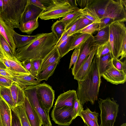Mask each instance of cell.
<instances>
[{"label": "cell", "instance_id": "6da1fadb", "mask_svg": "<svg viewBox=\"0 0 126 126\" xmlns=\"http://www.w3.org/2000/svg\"><path fill=\"white\" fill-rule=\"evenodd\" d=\"M58 40L52 32L41 33L28 45L16 48L15 56L21 62L34 59L43 60L54 48Z\"/></svg>", "mask_w": 126, "mask_h": 126}, {"label": "cell", "instance_id": "7a4b0ae2", "mask_svg": "<svg viewBox=\"0 0 126 126\" xmlns=\"http://www.w3.org/2000/svg\"><path fill=\"white\" fill-rule=\"evenodd\" d=\"M101 77L99 71L98 59L95 55L85 78L83 80L78 81L76 94L83 105L88 102L93 105L98 100Z\"/></svg>", "mask_w": 126, "mask_h": 126}, {"label": "cell", "instance_id": "3957f363", "mask_svg": "<svg viewBox=\"0 0 126 126\" xmlns=\"http://www.w3.org/2000/svg\"><path fill=\"white\" fill-rule=\"evenodd\" d=\"M3 10L0 13L5 22L11 28H18L27 0H3Z\"/></svg>", "mask_w": 126, "mask_h": 126}, {"label": "cell", "instance_id": "277c9868", "mask_svg": "<svg viewBox=\"0 0 126 126\" xmlns=\"http://www.w3.org/2000/svg\"><path fill=\"white\" fill-rule=\"evenodd\" d=\"M113 98L98 100L100 110L101 123L99 126H114L119 111V105Z\"/></svg>", "mask_w": 126, "mask_h": 126}, {"label": "cell", "instance_id": "5b68a950", "mask_svg": "<svg viewBox=\"0 0 126 126\" xmlns=\"http://www.w3.org/2000/svg\"><path fill=\"white\" fill-rule=\"evenodd\" d=\"M124 22L115 21L109 26V41L112 57L118 59L124 38L126 36V28Z\"/></svg>", "mask_w": 126, "mask_h": 126}, {"label": "cell", "instance_id": "8992f818", "mask_svg": "<svg viewBox=\"0 0 126 126\" xmlns=\"http://www.w3.org/2000/svg\"><path fill=\"white\" fill-rule=\"evenodd\" d=\"M53 3L43 12L39 17L44 20L56 19L65 16L74 11H78L72 7L68 0H53Z\"/></svg>", "mask_w": 126, "mask_h": 126}, {"label": "cell", "instance_id": "52a82bcc", "mask_svg": "<svg viewBox=\"0 0 126 126\" xmlns=\"http://www.w3.org/2000/svg\"><path fill=\"white\" fill-rule=\"evenodd\" d=\"M126 10L120 0H103L100 17H109L115 21L125 22L126 21Z\"/></svg>", "mask_w": 126, "mask_h": 126}, {"label": "cell", "instance_id": "ba28073f", "mask_svg": "<svg viewBox=\"0 0 126 126\" xmlns=\"http://www.w3.org/2000/svg\"><path fill=\"white\" fill-rule=\"evenodd\" d=\"M24 94L32 108L41 118L43 126H52L49 115L47 113L38 97L35 86L24 89Z\"/></svg>", "mask_w": 126, "mask_h": 126}, {"label": "cell", "instance_id": "9c48e42d", "mask_svg": "<svg viewBox=\"0 0 126 126\" xmlns=\"http://www.w3.org/2000/svg\"><path fill=\"white\" fill-rule=\"evenodd\" d=\"M38 97L47 114L52 108L55 99V91L45 82L35 86Z\"/></svg>", "mask_w": 126, "mask_h": 126}, {"label": "cell", "instance_id": "30bf717a", "mask_svg": "<svg viewBox=\"0 0 126 126\" xmlns=\"http://www.w3.org/2000/svg\"><path fill=\"white\" fill-rule=\"evenodd\" d=\"M51 116L52 120L60 126H69L75 119L73 108L68 107H53Z\"/></svg>", "mask_w": 126, "mask_h": 126}, {"label": "cell", "instance_id": "8fae6325", "mask_svg": "<svg viewBox=\"0 0 126 126\" xmlns=\"http://www.w3.org/2000/svg\"><path fill=\"white\" fill-rule=\"evenodd\" d=\"M102 76L107 81L113 84H123L126 81V73L116 69L113 65L111 61Z\"/></svg>", "mask_w": 126, "mask_h": 126}, {"label": "cell", "instance_id": "7c38bea8", "mask_svg": "<svg viewBox=\"0 0 126 126\" xmlns=\"http://www.w3.org/2000/svg\"><path fill=\"white\" fill-rule=\"evenodd\" d=\"M93 35H91L79 47L80 51L78 59L75 65L71 68L73 76L76 74L83 62L92 52L95 46L93 45Z\"/></svg>", "mask_w": 126, "mask_h": 126}, {"label": "cell", "instance_id": "4fadbf2b", "mask_svg": "<svg viewBox=\"0 0 126 126\" xmlns=\"http://www.w3.org/2000/svg\"><path fill=\"white\" fill-rule=\"evenodd\" d=\"M0 56L6 59L8 62L10 68L9 70L14 75H29L30 73L22 65L21 61L16 57H12L5 50L0 43Z\"/></svg>", "mask_w": 126, "mask_h": 126}, {"label": "cell", "instance_id": "5bb4252c", "mask_svg": "<svg viewBox=\"0 0 126 126\" xmlns=\"http://www.w3.org/2000/svg\"><path fill=\"white\" fill-rule=\"evenodd\" d=\"M98 46H95L92 52L83 62L76 74L74 76V79L78 81L83 80L85 78L91 66Z\"/></svg>", "mask_w": 126, "mask_h": 126}, {"label": "cell", "instance_id": "9a60e30c", "mask_svg": "<svg viewBox=\"0 0 126 126\" xmlns=\"http://www.w3.org/2000/svg\"><path fill=\"white\" fill-rule=\"evenodd\" d=\"M76 91L74 90H69L60 94L58 96L53 107L60 108L68 107L73 108Z\"/></svg>", "mask_w": 126, "mask_h": 126}, {"label": "cell", "instance_id": "2e32d148", "mask_svg": "<svg viewBox=\"0 0 126 126\" xmlns=\"http://www.w3.org/2000/svg\"><path fill=\"white\" fill-rule=\"evenodd\" d=\"M15 32L14 29L10 27L5 22L0 15V33L8 43L15 56L16 48L13 37Z\"/></svg>", "mask_w": 126, "mask_h": 126}, {"label": "cell", "instance_id": "e0dca14e", "mask_svg": "<svg viewBox=\"0 0 126 126\" xmlns=\"http://www.w3.org/2000/svg\"><path fill=\"white\" fill-rule=\"evenodd\" d=\"M23 105L26 115L31 126H41L42 122L41 118L25 95Z\"/></svg>", "mask_w": 126, "mask_h": 126}, {"label": "cell", "instance_id": "ac0fdd59", "mask_svg": "<svg viewBox=\"0 0 126 126\" xmlns=\"http://www.w3.org/2000/svg\"><path fill=\"white\" fill-rule=\"evenodd\" d=\"M27 5L21 17L20 24L39 17L44 11L32 4L29 0H27Z\"/></svg>", "mask_w": 126, "mask_h": 126}, {"label": "cell", "instance_id": "d6986e66", "mask_svg": "<svg viewBox=\"0 0 126 126\" xmlns=\"http://www.w3.org/2000/svg\"><path fill=\"white\" fill-rule=\"evenodd\" d=\"M13 77L14 81L17 83L23 89L36 85L41 82L37 80L35 77L31 74L15 75Z\"/></svg>", "mask_w": 126, "mask_h": 126}, {"label": "cell", "instance_id": "ffe728a7", "mask_svg": "<svg viewBox=\"0 0 126 126\" xmlns=\"http://www.w3.org/2000/svg\"><path fill=\"white\" fill-rule=\"evenodd\" d=\"M0 112L3 126H11V109L8 104L0 95Z\"/></svg>", "mask_w": 126, "mask_h": 126}, {"label": "cell", "instance_id": "44dd1931", "mask_svg": "<svg viewBox=\"0 0 126 126\" xmlns=\"http://www.w3.org/2000/svg\"><path fill=\"white\" fill-rule=\"evenodd\" d=\"M9 88L16 107L23 104L24 103L25 96L24 89L14 81Z\"/></svg>", "mask_w": 126, "mask_h": 126}, {"label": "cell", "instance_id": "7402d4cb", "mask_svg": "<svg viewBox=\"0 0 126 126\" xmlns=\"http://www.w3.org/2000/svg\"><path fill=\"white\" fill-rule=\"evenodd\" d=\"M61 58L55 46L54 48L43 60L39 73L49 65L60 61Z\"/></svg>", "mask_w": 126, "mask_h": 126}, {"label": "cell", "instance_id": "603a6c76", "mask_svg": "<svg viewBox=\"0 0 126 126\" xmlns=\"http://www.w3.org/2000/svg\"><path fill=\"white\" fill-rule=\"evenodd\" d=\"M40 34L33 36L23 35L15 32L13 37L16 48H21L28 45L37 38Z\"/></svg>", "mask_w": 126, "mask_h": 126}, {"label": "cell", "instance_id": "cb8c5ba5", "mask_svg": "<svg viewBox=\"0 0 126 126\" xmlns=\"http://www.w3.org/2000/svg\"><path fill=\"white\" fill-rule=\"evenodd\" d=\"M109 26L97 31V34L93 36V43L94 46H98L104 44L109 40Z\"/></svg>", "mask_w": 126, "mask_h": 126}, {"label": "cell", "instance_id": "d4e9b609", "mask_svg": "<svg viewBox=\"0 0 126 126\" xmlns=\"http://www.w3.org/2000/svg\"><path fill=\"white\" fill-rule=\"evenodd\" d=\"M82 15L79 11L72 12L63 17L60 20L65 26V31L78 20Z\"/></svg>", "mask_w": 126, "mask_h": 126}, {"label": "cell", "instance_id": "484cf974", "mask_svg": "<svg viewBox=\"0 0 126 126\" xmlns=\"http://www.w3.org/2000/svg\"><path fill=\"white\" fill-rule=\"evenodd\" d=\"M60 60L49 65L43 70L40 72L35 77L36 80L40 82L45 80H47L53 74Z\"/></svg>", "mask_w": 126, "mask_h": 126}, {"label": "cell", "instance_id": "4316f807", "mask_svg": "<svg viewBox=\"0 0 126 126\" xmlns=\"http://www.w3.org/2000/svg\"><path fill=\"white\" fill-rule=\"evenodd\" d=\"M39 17L33 20L20 24L18 29L22 32L31 34L39 26L38 19Z\"/></svg>", "mask_w": 126, "mask_h": 126}, {"label": "cell", "instance_id": "83f0119b", "mask_svg": "<svg viewBox=\"0 0 126 126\" xmlns=\"http://www.w3.org/2000/svg\"><path fill=\"white\" fill-rule=\"evenodd\" d=\"M79 11L82 15L93 22L100 23L101 19L95 10L93 9L87 7L79 9Z\"/></svg>", "mask_w": 126, "mask_h": 126}, {"label": "cell", "instance_id": "f1b7e54d", "mask_svg": "<svg viewBox=\"0 0 126 126\" xmlns=\"http://www.w3.org/2000/svg\"><path fill=\"white\" fill-rule=\"evenodd\" d=\"M90 35L81 33L74 34L72 40L70 51L79 47L90 36Z\"/></svg>", "mask_w": 126, "mask_h": 126}, {"label": "cell", "instance_id": "f546056e", "mask_svg": "<svg viewBox=\"0 0 126 126\" xmlns=\"http://www.w3.org/2000/svg\"><path fill=\"white\" fill-rule=\"evenodd\" d=\"M112 57L111 53H109L106 55L97 58L99 72L101 77L107 66L111 62V58Z\"/></svg>", "mask_w": 126, "mask_h": 126}, {"label": "cell", "instance_id": "4dcf8cb0", "mask_svg": "<svg viewBox=\"0 0 126 126\" xmlns=\"http://www.w3.org/2000/svg\"><path fill=\"white\" fill-rule=\"evenodd\" d=\"M0 95L8 104L12 109L16 107L9 87H0Z\"/></svg>", "mask_w": 126, "mask_h": 126}, {"label": "cell", "instance_id": "1f68e13d", "mask_svg": "<svg viewBox=\"0 0 126 126\" xmlns=\"http://www.w3.org/2000/svg\"><path fill=\"white\" fill-rule=\"evenodd\" d=\"M74 35V34L69 36L65 41L56 47L60 55L61 58L70 51L71 45Z\"/></svg>", "mask_w": 126, "mask_h": 126}, {"label": "cell", "instance_id": "d6a6232c", "mask_svg": "<svg viewBox=\"0 0 126 126\" xmlns=\"http://www.w3.org/2000/svg\"><path fill=\"white\" fill-rule=\"evenodd\" d=\"M12 110L14 111L19 118L22 126H31L25 113L23 104L15 107Z\"/></svg>", "mask_w": 126, "mask_h": 126}, {"label": "cell", "instance_id": "836d02e7", "mask_svg": "<svg viewBox=\"0 0 126 126\" xmlns=\"http://www.w3.org/2000/svg\"><path fill=\"white\" fill-rule=\"evenodd\" d=\"M52 32L58 40L65 31V26L63 23L60 20H57L51 27Z\"/></svg>", "mask_w": 126, "mask_h": 126}, {"label": "cell", "instance_id": "e575fe53", "mask_svg": "<svg viewBox=\"0 0 126 126\" xmlns=\"http://www.w3.org/2000/svg\"><path fill=\"white\" fill-rule=\"evenodd\" d=\"M109 53H111V49L109 40L104 44L98 46L95 55L98 58Z\"/></svg>", "mask_w": 126, "mask_h": 126}, {"label": "cell", "instance_id": "d590c367", "mask_svg": "<svg viewBox=\"0 0 126 126\" xmlns=\"http://www.w3.org/2000/svg\"><path fill=\"white\" fill-rule=\"evenodd\" d=\"M31 60V66L30 73L32 76L36 77L39 73L43 60L40 59H34Z\"/></svg>", "mask_w": 126, "mask_h": 126}, {"label": "cell", "instance_id": "8d00e7d4", "mask_svg": "<svg viewBox=\"0 0 126 126\" xmlns=\"http://www.w3.org/2000/svg\"><path fill=\"white\" fill-rule=\"evenodd\" d=\"M99 27V23L93 22L76 33H81L92 35V34L95 31L98 30Z\"/></svg>", "mask_w": 126, "mask_h": 126}, {"label": "cell", "instance_id": "74e56055", "mask_svg": "<svg viewBox=\"0 0 126 126\" xmlns=\"http://www.w3.org/2000/svg\"><path fill=\"white\" fill-rule=\"evenodd\" d=\"M35 6L45 10L52 3L53 0H29Z\"/></svg>", "mask_w": 126, "mask_h": 126}, {"label": "cell", "instance_id": "f35d334b", "mask_svg": "<svg viewBox=\"0 0 126 126\" xmlns=\"http://www.w3.org/2000/svg\"><path fill=\"white\" fill-rule=\"evenodd\" d=\"M93 23L82 15L78 20L75 33Z\"/></svg>", "mask_w": 126, "mask_h": 126}, {"label": "cell", "instance_id": "ab89813d", "mask_svg": "<svg viewBox=\"0 0 126 126\" xmlns=\"http://www.w3.org/2000/svg\"><path fill=\"white\" fill-rule=\"evenodd\" d=\"M83 106L78 99L77 95L75 97L73 108L75 118L79 116L80 113L83 110Z\"/></svg>", "mask_w": 126, "mask_h": 126}, {"label": "cell", "instance_id": "60d3db41", "mask_svg": "<svg viewBox=\"0 0 126 126\" xmlns=\"http://www.w3.org/2000/svg\"><path fill=\"white\" fill-rule=\"evenodd\" d=\"M112 63L114 66L117 69L120 71H123L126 73V60L124 62L118 59L112 57L111 58Z\"/></svg>", "mask_w": 126, "mask_h": 126}, {"label": "cell", "instance_id": "b9f144b4", "mask_svg": "<svg viewBox=\"0 0 126 126\" xmlns=\"http://www.w3.org/2000/svg\"><path fill=\"white\" fill-rule=\"evenodd\" d=\"M83 110L79 116L81 117L87 126H99L98 123L90 118L84 112Z\"/></svg>", "mask_w": 126, "mask_h": 126}, {"label": "cell", "instance_id": "7bdbcfd3", "mask_svg": "<svg viewBox=\"0 0 126 126\" xmlns=\"http://www.w3.org/2000/svg\"><path fill=\"white\" fill-rule=\"evenodd\" d=\"M0 43L6 52L12 57H15L8 43L0 33Z\"/></svg>", "mask_w": 126, "mask_h": 126}, {"label": "cell", "instance_id": "ee69618b", "mask_svg": "<svg viewBox=\"0 0 126 126\" xmlns=\"http://www.w3.org/2000/svg\"><path fill=\"white\" fill-rule=\"evenodd\" d=\"M13 77H8L0 75V87H9L14 82Z\"/></svg>", "mask_w": 126, "mask_h": 126}, {"label": "cell", "instance_id": "f6af8a7d", "mask_svg": "<svg viewBox=\"0 0 126 126\" xmlns=\"http://www.w3.org/2000/svg\"><path fill=\"white\" fill-rule=\"evenodd\" d=\"M100 19L101 22L99 23V27L98 30H100L107 26H109L113 22H115L113 19L109 17H103L101 19Z\"/></svg>", "mask_w": 126, "mask_h": 126}, {"label": "cell", "instance_id": "bcb514c9", "mask_svg": "<svg viewBox=\"0 0 126 126\" xmlns=\"http://www.w3.org/2000/svg\"><path fill=\"white\" fill-rule=\"evenodd\" d=\"M79 47L75 49L72 55L71 60L69 66V69H70L73 65L74 66L77 62L78 58L79 52Z\"/></svg>", "mask_w": 126, "mask_h": 126}, {"label": "cell", "instance_id": "7dc6e473", "mask_svg": "<svg viewBox=\"0 0 126 126\" xmlns=\"http://www.w3.org/2000/svg\"><path fill=\"white\" fill-rule=\"evenodd\" d=\"M12 121L11 126H22L19 117L14 111L11 109Z\"/></svg>", "mask_w": 126, "mask_h": 126}, {"label": "cell", "instance_id": "c3c4849f", "mask_svg": "<svg viewBox=\"0 0 126 126\" xmlns=\"http://www.w3.org/2000/svg\"><path fill=\"white\" fill-rule=\"evenodd\" d=\"M84 112L90 118L93 120L96 123H98V117L99 114L96 111L92 112L90 109L87 108L85 110H83Z\"/></svg>", "mask_w": 126, "mask_h": 126}, {"label": "cell", "instance_id": "681fc988", "mask_svg": "<svg viewBox=\"0 0 126 126\" xmlns=\"http://www.w3.org/2000/svg\"><path fill=\"white\" fill-rule=\"evenodd\" d=\"M77 4L81 8L87 7L92 3L93 0H76Z\"/></svg>", "mask_w": 126, "mask_h": 126}, {"label": "cell", "instance_id": "f907efd6", "mask_svg": "<svg viewBox=\"0 0 126 126\" xmlns=\"http://www.w3.org/2000/svg\"><path fill=\"white\" fill-rule=\"evenodd\" d=\"M126 56V36L124 38L121 47L119 57L121 56L120 60L122 59Z\"/></svg>", "mask_w": 126, "mask_h": 126}, {"label": "cell", "instance_id": "816d5d0a", "mask_svg": "<svg viewBox=\"0 0 126 126\" xmlns=\"http://www.w3.org/2000/svg\"><path fill=\"white\" fill-rule=\"evenodd\" d=\"M78 20L71 27L65 31L66 32L68 36H70L75 34Z\"/></svg>", "mask_w": 126, "mask_h": 126}, {"label": "cell", "instance_id": "f5cc1de1", "mask_svg": "<svg viewBox=\"0 0 126 126\" xmlns=\"http://www.w3.org/2000/svg\"><path fill=\"white\" fill-rule=\"evenodd\" d=\"M0 75L8 77H12L14 75L7 69H0Z\"/></svg>", "mask_w": 126, "mask_h": 126}, {"label": "cell", "instance_id": "db71d44e", "mask_svg": "<svg viewBox=\"0 0 126 126\" xmlns=\"http://www.w3.org/2000/svg\"><path fill=\"white\" fill-rule=\"evenodd\" d=\"M21 62L22 66L26 70L30 73L31 66V60H28Z\"/></svg>", "mask_w": 126, "mask_h": 126}, {"label": "cell", "instance_id": "11a10c76", "mask_svg": "<svg viewBox=\"0 0 126 126\" xmlns=\"http://www.w3.org/2000/svg\"><path fill=\"white\" fill-rule=\"evenodd\" d=\"M69 36L65 31L61 36L60 38L58 40L55 46L56 47L59 46L61 43L65 41Z\"/></svg>", "mask_w": 126, "mask_h": 126}, {"label": "cell", "instance_id": "9f6ffc18", "mask_svg": "<svg viewBox=\"0 0 126 126\" xmlns=\"http://www.w3.org/2000/svg\"><path fill=\"white\" fill-rule=\"evenodd\" d=\"M0 69H7L6 67L0 59Z\"/></svg>", "mask_w": 126, "mask_h": 126}, {"label": "cell", "instance_id": "6f0895ef", "mask_svg": "<svg viewBox=\"0 0 126 126\" xmlns=\"http://www.w3.org/2000/svg\"><path fill=\"white\" fill-rule=\"evenodd\" d=\"M3 0H0V13L2 11L3 8Z\"/></svg>", "mask_w": 126, "mask_h": 126}, {"label": "cell", "instance_id": "680465c9", "mask_svg": "<svg viewBox=\"0 0 126 126\" xmlns=\"http://www.w3.org/2000/svg\"><path fill=\"white\" fill-rule=\"evenodd\" d=\"M120 1L123 6L126 9V0H120Z\"/></svg>", "mask_w": 126, "mask_h": 126}, {"label": "cell", "instance_id": "91938a15", "mask_svg": "<svg viewBox=\"0 0 126 126\" xmlns=\"http://www.w3.org/2000/svg\"><path fill=\"white\" fill-rule=\"evenodd\" d=\"M0 126H3L2 122L1 119V118L0 112Z\"/></svg>", "mask_w": 126, "mask_h": 126}, {"label": "cell", "instance_id": "94428289", "mask_svg": "<svg viewBox=\"0 0 126 126\" xmlns=\"http://www.w3.org/2000/svg\"><path fill=\"white\" fill-rule=\"evenodd\" d=\"M120 126H126V123H123Z\"/></svg>", "mask_w": 126, "mask_h": 126}, {"label": "cell", "instance_id": "6125c7cd", "mask_svg": "<svg viewBox=\"0 0 126 126\" xmlns=\"http://www.w3.org/2000/svg\"></svg>", "mask_w": 126, "mask_h": 126}, {"label": "cell", "instance_id": "be15d7a7", "mask_svg": "<svg viewBox=\"0 0 126 126\" xmlns=\"http://www.w3.org/2000/svg\"><path fill=\"white\" fill-rule=\"evenodd\" d=\"M84 126H87L85 124L84 125Z\"/></svg>", "mask_w": 126, "mask_h": 126}, {"label": "cell", "instance_id": "e7e4bbea", "mask_svg": "<svg viewBox=\"0 0 126 126\" xmlns=\"http://www.w3.org/2000/svg\"></svg>", "mask_w": 126, "mask_h": 126}]
</instances>
